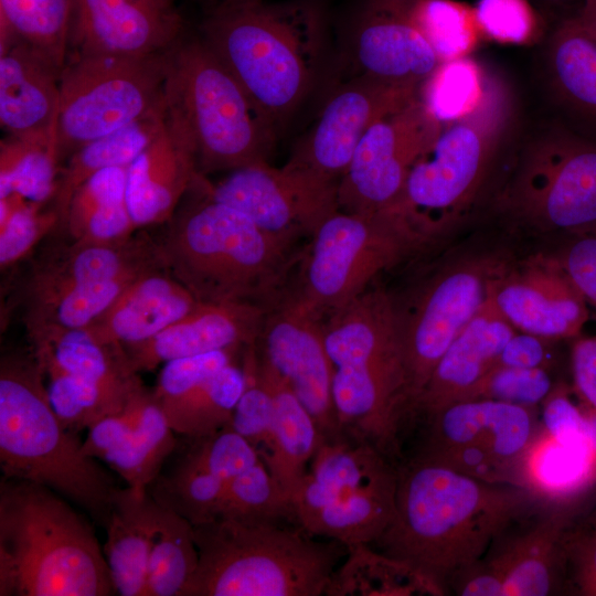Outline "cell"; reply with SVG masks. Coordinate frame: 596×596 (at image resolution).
I'll use <instances>...</instances> for the list:
<instances>
[{
  "mask_svg": "<svg viewBox=\"0 0 596 596\" xmlns=\"http://www.w3.org/2000/svg\"><path fill=\"white\" fill-rule=\"evenodd\" d=\"M542 505L522 486L485 481L416 457L397 469L394 514L376 542L446 595L460 572Z\"/></svg>",
  "mask_w": 596,
  "mask_h": 596,
  "instance_id": "6da1fadb",
  "label": "cell"
},
{
  "mask_svg": "<svg viewBox=\"0 0 596 596\" xmlns=\"http://www.w3.org/2000/svg\"><path fill=\"white\" fill-rule=\"evenodd\" d=\"M324 343L332 366V401L340 435L400 455L411 415L397 307L369 289L330 313Z\"/></svg>",
  "mask_w": 596,
  "mask_h": 596,
  "instance_id": "7a4b0ae2",
  "label": "cell"
},
{
  "mask_svg": "<svg viewBox=\"0 0 596 596\" xmlns=\"http://www.w3.org/2000/svg\"><path fill=\"white\" fill-rule=\"evenodd\" d=\"M277 130L310 91L322 52L320 12L295 0H224L201 36Z\"/></svg>",
  "mask_w": 596,
  "mask_h": 596,
  "instance_id": "3957f363",
  "label": "cell"
},
{
  "mask_svg": "<svg viewBox=\"0 0 596 596\" xmlns=\"http://www.w3.org/2000/svg\"><path fill=\"white\" fill-rule=\"evenodd\" d=\"M114 594L103 549L89 523L50 488L2 478L0 595Z\"/></svg>",
  "mask_w": 596,
  "mask_h": 596,
  "instance_id": "277c9868",
  "label": "cell"
},
{
  "mask_svg": "<svg viewBox=\"0 0 596 596\" xmlns=\"http://www.w3.org/2000/svg\"><path fill=\"white\" fill-rule=\"evenodd\" d=\"M195 188L200 200L173 215L158 242L166 268L201 302L260 305L280 286L295 242Z\"/></svg>",
  "mask_w": 596,
  "mask_h": 596,
  "instance_id": "5b68a950",
  "label": "cell"
},
{
  "mask_svg": "<svg viewBox=\"0 0 596 596\" xmlns=\"http://www.w3.org/2000/svg\"><path fill=\"white\" fill-rule=\"evenodd\" d=\"M198 566L181 596L324 595L343 543L312 539L300 525L219 517L193 525Z\"/></svg>",
  "mask_w": 596,
  "mask_h": 596,
  "instance_id": "8992f818",
  "label": "cell"
},
{
  "mask_svg": "<svg viewBox=\"0 0 596 596\" xmlns=\"http://www.w3.org/2000/svg\"><path fill=\"white\" fill-rule=\"evenodd\" d=\"M32 353L0 362V467L3 478L39 483L105 523L117 487L55 414Z\"/></svg>",
  "mask_w": 596,
  "mask_h": 596,
  "instance_id": "52a82bcc",
  "label": "cell"
},
{
  "mask_svg": "<svg viewBox=\"0 0 596 596\" xmlns=\"http://www.w3.org/2000/svg\"><path fill=\"white\" fill-rule=\"evenodd\" d=\"M167 118L191 142L199 174L267 161L276 129L206 42L183 36L167 51Z\"/></svg>",
  "mask_w": 596,
  "mask_h": 596,
  "instance_id": "ba28073f",
  "label": "cell"
},
{
  "mask_svg": "<svg viewBox=\"0 0 596 596\" xmlns=\"http://www.w3.org/2000/svg\"><path fill=\"white\" fill-rule=\"evenodd\" d=\"M508 87L493 77L469 115L443 125L412 164L403 192L389 211L424 245L449 231L476 202L512 119Z\"/></svg>",
  "mask_w": 596,
  "mask_h": 596,
  "instance_id": "9c48e42d",
  "label": "cell"
},
{
  "mask_svg": "<svg viewBox=\"0 0 596 596\" xmlns=\"http://www.w3.org/2000/svg\"><path fill=\"white\" fill-rule=\"evenodd\" d=\"M397 469L377 450L354 444L320 453L291 496L298 525L344 545L376 542L395 510Z\"/></svg>",
  "mask_w": 596,
  "mask_h": 596,
  "instance_id": "30bf717a",
  "label": "cell"
},
{
  "mask_svg": "<svg viewBox=\"0 0 596 596\" xmlns=\"http://www.w3.org/2000/svg\"><path fill=\"white\" fill-rule=\"evenodd\" d=\"M167 51L78 54L61 74L55 149L60 164L84 145L150 113L163 100Z\"/></svg>",
  "mask_w": 596,
  "mask_h": 596,
  "instance_id": "8fae6325",
  "label": "cell"
},
{
  "mask_svg": "<svg viewBox=\"0 0 596 596\" xmlns=\"http://www.w3.org/2000/svg\"><path fill=\"white\" fill-rule=\"evenodd\" d=\"M421 245L391 211L337 210L310 236L295 296L320 316L331 313L368 290L374 277Z\"/></svg>",
  "mask_w": 596,
  "mask_h": 596,
  "instance_id": "7c38bea8",
  "label": "cell"
},
{
  "mask_svg": "<svg viewBox=\"0 0 596 596\" xmlns=\"http://www.w3.org/2000/svg\"><path fill=\"white\" fill-rule=\"evenodd\" d=\"M500 203L541 232L596 233V141L560 130L523 150Z\"/></svg>",
  "mask_w": 596,
  "mask_h": 596,
  "instance_id": "4fadbf2b",
  "label": "cell"
},
{
  "mask_svg": "<svg viewBox=\"0 0 596 596\" xmlns=\"http://www.w3.org/2000/svg\"><path fill=\"white\" fill-rule=\"evenodd\" d=\"M509 263L494 256L459 259L436 272L406 310L397 308L411 414L441 356L480 310Z\"/></svg>",
  "mask_w": 596,
  "mask_h": 596,
  "instance_id": "5bb4252c",
  "label": "cell"
},
{
  "mask_svg": "<svg viewBox=\"0 0 596 596\" xmlns=\"http://www.w3.org/2000/svg\"><path fill=\"white\" fill-rule=\"evenodd\" d=\"M212 199L227 204L265 231L296 242L311 236L338 206V183L287 164L268 161L230 171L216 183L200 175L194 183Z\"/></svg>",
  "mask_w": 596,
  "mask_h": 596,
  "instance_id": "9a60e30c",
  "label": "cell"
},
{
  "mask_svg": "<svg viewBox=\"0 0 596 596\" xmlns=\"http://www.w3.org/2000/svg\"><path fill=\"white\" fill-rule=\"evenodd\" d=\"M418 96L374 123L338 184L339 210L376 213L398 201L409 169L441 129Z\"/></svg>",
  "mask_w": 596,
  "mask_h": 596,
  "instance_id": "2e32d148",
  "label": "cell"
},
{
  "mask_svg": "<svg viewBox=\"0 0 596 596\" xmlns=\"http://www.w3.org/2000/svg\"><path fill=\"white\" fill-rule=\"evenodd\" d=\"M320 317L297 296H290L266 309L256 348L260 359L283 377L312 415L322 438L334 439L341 435Z\"/></svg>",
  "mask_w": 596,
  "mask_h": 596,
  "instance_id": "e0dca14e",
  "label": "cell"
},
{
  "mask_svg": "<svg viewBox=\"0 0 596 596\" xmlns=\"http://www.w3.org/2000/svg\"><path fill=\"white\" fill-rule=\"evenodd\" d=\"M419 86L365 75L352 79L328 99L286 164L339 184L369 128L414 100Z\"/></svg>",
  "mask_w": 596,
  "mask_h": 596,
  "instance_id": "ac0fdd59",
  "label": "cell"
},
{
  "mask_svg": "<svg viewBox=\"0 0 596 596\" xmlns=\"http://www.w3.org/2000/svg\"><path fill=\"white\" fill-rule=\"evenodd\" d=\"M488 299L517 331L551 341L578 338L589 318L586 299L554 256L508 264Z\"/></svg>",
  "mask_w": 596,
  "mask_h": 596,
  "instance_id": "d6986e66",
  "label": "cell"
},
{
  "mask_svg": "<svg viewBox=\"0 0 596 596\" xmlns=\"http://www.w3.org/2000/svg\"><path fill=\"white\" fill-rule=\"evenodd\" d=\"M173 0H73L70 47L78 54L149 55L183 36Z\"/></svg>",
  "mask_w": 596,
  "mask_h": 596,
  "instance_id": "ffe728a7",
  "label": "cell"
},
{
  "mask_svg": "<svg viewBox=\"0 0 596 596\" xmlns=\"http://www.w3.org/2000/svg\"><path fill=\"white\" fill-rule=\"evenodd\" d=\"M413 0H365L353 33L361 75L421 85L440 64L412 14Z\"/></svg>",
  "mask_w": 596,
  "mask_h": 596,
  "instance_id": "44dd1931",
  "label": "cell"
},
{
  "mask_svg": "<svg viewBox=\"0 0 596 596\" xmlns=\"http://www.w3.org/2000/svg\"><path fill=\"white\" fill-rule=\"evenodd\" d=\"M265 313L253 302H201L152 338L123 347L137 373L151 371L174 359L255 343Z\"/></svg>",
  "mask_w": 596,
  "mask_h": 596,
  "instance_id": "7402d4cb",
  "label": "cell"
},
{
  "mask_svg": "<svg viewBox=\"0 0 596 596\" xmlns=\"http://www.w3.org/2000/svg\"><path fill=\"white\" fill-rule=\"evenodd\" d=\"M0 123L9 136L51 140L60 104L62 68L35 47L0 44Z\"/></svg>",
  "mask_w": 596,
  "mask_h": 596,
  "instance_id": "603a6c76",
  "label": "cell"
},
{
  "mask_svg": "<svg viewBox=\"0 0 596 596\" xmlns=\"http://www.w3.org/2000/svg\"><path fill=\"white\" fill-rule=\"evenodd\" d=\"M199 175L191 142L166 115L161 131L127 167L126 200L136 227L169 221Z\"/></svg>",
  "mask_w": 596,
  "mask_h": 596,
  "instance_id": "cb8c5ba5",
  "label": "cell"
},
{
  "mask_svg": "<svg viewBox=\"0 0 596 596\" xmlns=\"http://www.w3.org/2000/svg\"><path fill=\"white\" fill-rule=\"evenodd\" d=\"M575 509L544 504L538 519L505 538L485 561L503 581L502 596H545L564 590V535Z\"/></svg>",
  "mask_w": 596,
  "mask_h": 596,
  "instance_id": "d4e9b609",
  "label": "cell"
},
{
  "mask_svg": "<svg viewBox=\"0 0 596 596\" xmlns=\"http://www.w3.org/2000/svg\"><path fill=\"white\" fill-rule=\"evenodd\" d=\"M428 421L425 448L479 447L511 465L514 471L541 426L538 408L492 400L457 402Z\"/></svg>",
  "mask_w": 596,
  "mask_h": 596,
  "instance_id": "484cf974",
  "label": "cell"
},
{
  "mask_svg": "<svg viewBox=\"0 0 596 596\" xmlns=\"http://www.w3.org/2000/svg\"><path fill=\"white\" fill-rule=\"evenodd\" d=\"M159 267H166L159 244L147 234L107 243L72 241L36 266L28 281L26 299Z\"/></svg>",
  "mask_w": 596,
  "mask_h": 596,
  "instance_id": "4316f807",
  "label": "cell"
},
{
  "mask_svg": "<svg viewBox=\"0 0 596 596\" xmlns=\"http://www.w3.org/2000/svg\"><path fill=\"white\" fill-rule=\"evenodd\" d=\"M515 328L487 299L435 366L416 412L427 418L460 402L493 366Z\"/></svg>",
  "mask_w": 596,
  "mask_h": 596,
  "instance_id": "83f0119b",
  "label": "cell"
},
{
  "mask_svg": "<svg viewBox=\"0 0 596 596\" xmlns=\"http://www.w3.org/2000/svg\"><path fill=\"white\" fill-rule=\"evenodd\" d=\"M201 304L166 267L137 277L87 329L106 343L148 340Z\"/></svg>",
  "mask_w": 596,
  "mask_h": 596,
  "instance_id": "f1b7e54d",
  "label": "cell"
},
{
  "mask_svg": "<svg viewBox=\"0 0 596 596\" xmlns=\"http://www.w3.org/2000/svg\"><path fill=\"white\" fill-rule=\"evenodd\" d=\"M31 353L43 374L62 372L135 395L145 386L121 344L106 343L87 329L26 324Z\"/></svg>",
  "mask_w": 596,
  "mask_h": 596,
  "instance_id": "f546056e",
  "label": "cell"
},
{
  "mask_svg": "<svg viewBox=\"0 0 596 596\" xmlns=\"http://www.w3.org/2000/svg\"><path fill=\"white\" fill-rule=\"evenodd\" d=\"M513 485L529 489L545 504L575 509L596 486V450L589 440L558 441L540 426L517 462Z\"/></svg>",
  "mask_w": 596,
  "mask_h": 596,
  "instance_id": "4dcf8cb0",
  "label": "cell"
},
{
  "mask_svg": "<svg viewBox=\"0 0 596 596\" xmlns=\"http://www.w3.org/2000/svg\"><path fill=\"white\" fill-rule=\"evenodd\" d=\"M257 349V348H256ZM258 356L259 372L274 397V422L260 459L290 498L321 441L320 429L289 385Z\"/></svg>",
  "mask_w": 596,
  "mask_h": 596,
  "instance_id": "1f68e13d",
  "label": "cell"
},
{
  "mask_svg": "<svg viewBox=\"0 0 596 596\" xmlns=\"http://www.w3.org/2000/svg\"><path fill=\"white\" fill-rule=\"evenodd\" d=\"M104 524L103 552L116 594L148 596L150 496L147 490L117 488Z\"/></svg>",
  "mask_w": 596,
  "mask_h": 596,
  "instance_id": "d6a6232c",
  "label": "cell"
},
{
  "mask_svg": "<svg viewBox=\"0 0 596 596\" xmlns=\"http://www.w3.org/2000/svg\"><path fill=\"white\" fill-rule=\"evenodd\" d=\"M166 121L164 98L140 119L76 150L60 169L53 209L62 226L75 191L92 175L113 167H128L157 137Z\"/></svg>",
  "mask_w": 596,
  "mask_h": 596,
  "instance_id": "836d02e7",
  "label": "cell"
},
{
  "mask_svg": "<svg viewBox=\"0 0 596 596\" xmlns=\"http://www.w3.org/2000/svg\"><path fill=\"white\" fill-rule=\"evenodd\" d=\"M127 167L98 171L74 193L61 227L72 241L107 243L137 228L126 200Z\"/></svg>",
  "mask_w": 596,
  "mask_h": 596,
  "instance_id": "e575fe53",
  "label": "cell"
},
{
  "mask_svg": "<svg viewBox=\"0 0 596 596\" xmlns=\"http://www.w3.org/2000/svg\"><path fill=\"white\" fill-rule=\"evenodd\" d=\"M334 571L328 596H439L437 588L407 563L372 550L369 544L347 546Z\"/></svg>",
  "mask_w": 596,
  "mask_h": 596,
  "instance_id": "d590c367",
  "label": "cell"
},
{
  "mask_svg": "<svg viewBox=\"0 0 596 596\" xmlns=\"http://www.w3.org/2000/svg\"><path fill=\"white\" fill-rule=\"evenodd\" d=\"M549 68L558 97L596 120V38L575 17L565 19L549 46Z\"/></svg>",
  "mask_w": 596,
  "mask_h": 596,
  "instance_id": "8d00e7d4",
  "label": "cell"
},
{
  "mask_svg": "<svg viewBox=\"0 0 596 596\" xmlns=\"http://www.w3.org/2000/svg\"><path fill=\"white\" fill-rule=\"evenodd\" d=\"M198 563L193 525L150 497L148 596H181Z\"/></svg>",
  "mask_w": 596,
  "mask_h": 596,
  "instance_id": "74e56055",
  "label": "cell"
},
{
  "mask_svg": "<svg viewBox=\"0 0 596 596\" xmlns=\"http://www.w3.org/2000/svg\"><path fill=\"white\" fill-rule=\"evenodd\" d=\"M73 0H0V44L22 41L64 68L71 44Z\"/></svg>",
  "mask_w": 596,
  "mask_h": 596,
  "instance_id": "f35d334b",
  "label": "cell"
},
{
  "mask_svg": "<svg viewBox=\"0 0 596 596\" xmlns=\"http://www.w3.org/2000/svg\"><path fill=\"white\" fill-rule=\"evenodd\" d=\"M174 430L148 391L135 429L104 459L129 487L147 490L175 448Z\"/></svg>",
  "mask_w": 596,
  "mask_h": 596,
  "instance_id": "ab89813d",
  "label": "cell"
},
{
  "mask_svg": "<svg viewBox=\"0 0 596 596\" xmlns=\"http://www.w3.org/2000/svg\"><path fill=\"white\" fill-rule=\"evenodd\" d=\"M245 383L243 365L233 361L163 413L175 434L193 440L205 437L231 424Z\"/></svg>",
  "mask_w": 596,
  "mask_h": 596,
  "instance_id": "60d3db41",
  "label": "cell"
},
{
  "mask_svg": "<svg viewBox=\"0 0 596 596\" xmlns=\"http://www.w3.org/2000/svg\"><path fill=\"white\" fill-rule=\"evenodd\" d=\"M60 169L53 141L9 136L0 146V198L43 205L54 198Z\"/></svg>",
  "mask_w": 596,
  "mask_h": 596,
  "instance_id": "b9f144b4",
  "label": "cell"
},
{
  "mask_svg": "<svg viewBox=\"0 0 596 596\" xmlns=\"http://www.w3.org/2000/svg\"><path fill=\"white\" fill-rule=\"evenodd\" d=\"M493 76L469 55L441 62L421 84L418 98L441 125L472 113L482 102Z\"/></svg>",
  "mask_w": 596,
  "mask_h": 596,
  "instance_id": "7bdbcfd3",
  "label": "cell"
},
{
  "mask_svg": "<svg viewBox=\"0 0 596 596\" xmlns=\"http://www.w3.org/2000/svg\"><path fill=\"white\" fill-rule=\"evenodd\" d=\"M147 492L159 505L196 525L220 515L225 483L185 456L173 471L160 472Z\"/></svg>",
  "mask_w": 596,
  "mask_h": 596,
  "instance_id": "ee69618b",
  "label": "cell"
},
{
  "mask_svg": "<svg viewBox=\"0 0 596 596\" xmlns=\"http://www.w3.org/2000/svg\"><path fill=\"white\" fill-rule=\"evenodd\" d=\"M43 375L49 380L45 385L55 414L64 427L76 434L107 416L121 413L138 394L128 395L62 372Z\"/></svg>",
  "mask_w": 596,
  "mask_h": 596,
  "instance_id": "f6af8a7d",
  "label": "cell"
},
{
  "mask_svg": "<svg viewBox=\"0 0 596 596\" xmlns=\"http://www.w3.org/2000/svg\"><path fill=\"white\" fill-rule=\"evenodd\" d=\"M412 14L440 63L469 55L482 36L473 8L456 0H413Z\"/></svg>",
  "mask_w": 596,
  "mask_h": 596,
  "instance_id": "bcb514c9",
  "label": "cell"
},
{
  "mask_svg": "<svg viewBox=\"0 0 596 596\" xmlns=\"http://www.w3.org/2000/svg\"><path fill=\"white\" fill-rule=\"evenodd\" d=\"M219 517L248 522L295 520L290 498L262 459L225 486Z\"/></svg>",
  "mask_w": 596,
  "mask_h": 596,
  "instance_id": "7dc6e473",
  "label": "cell"
},
{
  "mask_svg": "<svg viewBox=\"0 0 596 596\" xmlns=\"http://www.w3.org/2000/svg\"><path fill=\"white\" fill-rule=\"evenodd\" d=\"M58 225L54 209L25 201L17 194L0 198V265L12 266L25 257Z\"/></svg>",
  "mask_w": 596,
  "mask_h": 596,
  "instance_id": "c3c4849f",
  "label": "cell"
},
{
  "mask_svg": "<svg viewBox=\"0 0 596 596\" xmlns=\"http://www.w3.org/2000/svg\"><path fill=\"white\" fill-rule=\"evenodd\" d=\"M245 389L234 409L231 425L259 453L270 440L274 422V397L259 368L256 342L245 348L243 358Z\"/></svg>",
  "mask_w": 596,
  "mask_h": 596,
  "instance_id": "681fc988",
  "label": "cell"
},
{
  "mask_svg": "<svg viewBox=\"0 0 596 596\" xmlns=\"http://www.w3.org/2000/svg\"><path fill=\"white\" fill-rule=\"evenodd\" d=\"M554 385L549 369L493 366L460 402L492 400L538 408Z\"/></svg>",
  "mask_w": 596,
  "mask_h": 596,
  "instance_id": "f907efd6",
  "label": "cell"
},
{
  "mask_svg": "<svg viewBox=\"0 0 596 596\" xmlns=\"http://www.w3.org/2000/svg\"><path fill=\"white\" fill-rule=\"evenodd\" d=\"M225 486L260 460L258 450L231 424L195 439L187 454Z\"/></svg>",
  "mask_w": 596,
  "mask_h": 596,
  "instance_id": "816d5d0a",
  "label": "cell"
},
{
  "mask_svg": "<svg viewBox=\"0 0 596 596\" xmlns=\"http://www.w3.org/2000/svg\"><path fill=\"white\" fill-rule=\"evenodd\" d=\"M242 348H230L214 352L179 358L163 364L153 396L162 411L188 395L204 380L235 361Z\"/></svg>",
  "mask_w": 596,
  "mask_h": 596,
  "instance_id": "f5cc1de1",
  "label": "cell"
},
{
  "mask_svg": "<svg viewBox=\"0 0 596 596\" xmlns=\"http://www.w3.org/2000/svg\"><path fill=\"white\" fill-rule=\"evenodd\" d=\"M482 36L504 44H530L540 32L538 14L526 0H478L473 7Z\"/></svg>",
  "mask_w": 596,
  "mask_h": 596,
  "instance_id": "db71d44e",
  "label": "cell"
},
{
  "mask_svg": "<svg viewBox=\"0 0 596 596\" xmlns=\"http://www.w3.org/2000/svg\"><path fill=\"white\" fill-rule=\"evenodd\" d=\"M564 586L576 595L596 596V525L572 522L564 535Z\"/></svg>",
  "mask_w": 596,
  "mask_h": 596,
  "instance_id": "11a10c76",
  "label": "cell"
},
{
  "mask_svg": "<svg viewBox=\"0 0 596 596\" xmlns=\"http://www.w3.org/2000/svg\"><path fill=\"white\" fill-rule=\"evenodd\" d=\"M542 429L552 438L577 444L589 440L586 430L585 403L575 390L555 384L541 404Z\"/></svg>",
  "mask_w": 596,
  "mask_h": 596,
  "instance_id": "9f6ffc18",
  "label": "cell"
},
{
  "mask_svg": "<svg viewBox=\"0 0 596 596\" xmlns=\"http://www.w3.org/2000/svg\"><path fill=\"white\" fill-rule=\"evenodd\" d=\"M554 257L596 310V233L574 236Z\"/></svg>",
  "mask_w": 596,
  "mask_h": 596,
  "instance_id": "6f0895ef",
  "label": "cell"
},
{
  "mask_svg": "<svg viewBox=\"0 0 596 596\" xmlns=\"http://www.w3.org/2000/svg\"><path fill=\"white\" fill-rule=\"evenodd\" d=\"M551 340L517 331L504 344L493 366L519 369H550ZM492 366V368H493Z\"/></svg>",
  "mask_w": 596,
  "mask_h": 596,
  "instance_id": "680465c9",
  "label": "cell"
},
{
  "mask_svg": "<svg viewBox=\"0 0 596 596\" xmlns=\"http://www.w3.org/2000/svg\"><path fill=\"white\" fill-rule=\"evenodd\" d=\"M571 370L573 389L596 412V334L575 339Z\"/></svg>",
  "mask_w": 596,
  "mask_h": 596,
  "instance_id": "91938a15",
  "label": "cell"
},
{
  "mask_svg": "<svg viewBox=\"0 0 596 596\" xmlns=\"http://www.w3.org/2000/svg\"><path fill=\"white\" fill-rule=\"evenodd\" d=\"M449 590L460 596H502L503 581L482 558L460 572L451 581Z\"/></svg>",
  "mask_w": 596,
  "mask_h": 596,
  "instance_id": "94428289",
  "label": "cell"
},
{
  "mask_svg": "<svg viewBox=\"0 0 596 596\" xmlns=\"http://www.w3.org/2000/svg\"><path fill=\"white\" fill-rule=\"evenodd\" d=\"M579 23L596 38V0H584L583 7L576 14Z\"/></svg>",
  "mask_w": 596,
  "mask_h": 596,
  "instance_id": "6125c7cd",
  "label": "cell"
},
{
  "mask_svg": "<svg viewBox=\"0 0 596 596\" xmlns=\"http://www.w3.org/2000/svg\"><path fill=\"white\" fill-rule=\"evenodd\" d=\"M588 523L596 525V507L593 509L592 513L587 515L585 519Z\"/></svg>",
  "mask_w": 596,
  "mask_h": 596,
  "instance_id": "be15d7a7",
  "label": "cell"
}]
</instances>
